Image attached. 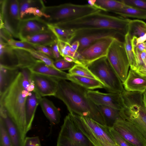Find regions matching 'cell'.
I'll list each match as a JSON object with an SVG mask.
<instances>
[{"label": "cell", "mask_w": 146, "mask_h": 146, "mask_svg": "<svg viewBox=\"0 0 146 146\" xmlns=\"http://www.w3.org/2000/svg\"><path fill=\"white\" fill-rule=\"evenodd\" d=\"M141 56L144 63L138 67L137 71L142 74L146 76V53L144 52H142Z\"/></svg>", "instance_id": "47"}, {"label": "cell", "mask_w": 146, "mask_h": 146, "mask_svg": "<svg viewBox=\"0 0 146 146\" xmlns=\"http://www.w3.org/2000/svg\"><path fill=\"white\" fill-rule=\"evenodd\" d=\"M122 84L125 90L127 91L143 93L146 90V76L130 69Z\"/></svg>", "instance_id": "18"}, {"label": "cell", "mask_w": 146, "mask_h": 146, "mask_svg": "<svg viewBox=\"0 0 146 146\" xmlns=\"http://www.w3.org/2000/svg\"><path fill=\"white\" fill-rule=\"evenodd\" d=\"M0 146H13L3 120L0 118Z\"/></svg>", "instance_id": "38"}, {"label": "cell", "mask_w": 146, "mask_h": 146, "mask_svg": "<svg viewBox=\"0 0 146 146\" xmlns=\"http://www.w3.org/2000/svg\"><path fill=\"white\" fill-rule=\"evenodd\" d=\"M39 104L45 115L51 124L56 125L60 122L61 117L60 111L52 101L40 96Z\"/></svg>", "instance_id": "23"}, {"label": "cell", "mask_w": 146, "mask_h": 146, "mask_svg": "<svg viewBox=\"0 0 146 146\" xmlns=\"http://www.w3.org/2000/svg\"><path fill=\"white\" fill-rule=\"evenodd\" d=\"M75 35L70 44L78 41L79 46L77 51L78 53L90 44L105 37L111 36L120 40L119 37H124L117 32L109 29H82L75 31Z\"/></svg>", "instance_id": "11"}, {"label": "cell", "mask_w": 146, "mask_h": 146, "mask_svg": "<svg viewBox=\"0 0 146 146\" xmlns=\"http://www.w3.org/2000/svg\"><path fill=\"white\" fill-rule=\"evenodd\" d=\"M49 29L58 40L70 43L75 35V31L62 28L56 25L48 24Z\"/></svg>", "instance_id": "33"}, {"label": "cell", "mask_w": 146, "mask_h": 146, "mask_svg": "<svg viewBox=\"0 0 146 146\" xmlns=\"http://www.w3.org/2000/svg\"><path fill=\"white\" fill-rule=\"evenodd\" d=\"M18 67H9L0 65V96L10 86L20 72Z\"/></svg>", "instance_id": "20"}, {"label": "cell", "mask_w": 146, "mask_h": 146, "mask_svg": "<svg viewBox=\"0 0 146 146\" xmlns=\"http://www.w3.org/2000/svg\"><path fill=\"white\" fill-rule=\"evenodd\" d=\"M125 4L146 10V0H121Z\"/></svg>", "instance_id": "43"}, {"label": "cell", "mask_w": 146, "mask_h": 146, "mask_svg": "<svg viewBox=\"0 0 146 146\" xmlns=\"http://www.w3.org/2000/svg\"><path fill=\"white\" fill-rule=\"evenodd\" d=\"M21 20L35 18H43L45 6L41 0H18Z\"/></svg>", "instance_id": "15"}, {"label": "cell", "mask_w": 146, "mask_h": 146, "mask_svg": "<svg viewBox=\"0 0 146 146\" xmlns=\"http://www.w3.org/2000/svg\"><path fill=\"white\" fill-rule=\"evenodd\" d=\"M40 97L33 91L30 93L26 101L25 113L27 133L32 128L37 107L39 104V98Z\"/></svg>", "instance_id": "24"}, {"label": "cell", "mask_w": 146, "mask_h": 146, "mask_svg": "<svg viewBox=\"0 0 146 146\" xmlns=\"http://www.w3.org/2000/svg\"><path fill=\"white\" fill-rule=\"evenodd\" d=\"M131 39L128 33L125 36L124 44L127 55L129 61L130 69L137 71L138 66L131 43Z\"/></svg>", "instance_id": "34"}, {"label": "cell", "mask_w": 146, "mask_h": 146, "mask_svg": "<svg viewBox=\"0 0 146 146\" xmlns=\"http://www.w3.org/2000/svg\"><path fill=\"white\" fill-rule=\"evenodd\" d=\"M48 29V24L41 18L21 20L19 27V38L23 40L28 36Z\"/></svg>", "instance_id": "16"}, {"label": "cell", "mask_w": 146, "mask_h": 146, "mask_svg": "<svg viewBox=\"0 0 146 146\" xmlns=\"http://www.w3.org/2000/svg\"><path fill=\"white\" fill-rule=\"evenodd\" d=\"M102 11L94 12L75 20L56 25L64 29L74 31L94 29H109L115 31L123 37L127 33L131 20L103 13Z\"/></svg>", "instance_id": "3"}, {"label": "cell", "mask_w": 146, "mask_h": 146, "mask_svg": "<svg viewBox=\"0 0 146 146\" xmlns=\"http://www.w3.org/2000/svg\"><path fill=\"white\" fill-rule=\"evenodd\" d=\"M57 80L58 88L54 96L64 102L70 113L91 119L106 125L97 106L88 97V90L71 81Z\"/></svg>", "instance_id": "1"}, {"label": "cell", "mask_w": 146, "mask_h": 146, "mask_svg": "<svg viewBox=\"0 0 146 146\" xmlns=\"http://www.w3.org/2000/svg\"><path fill=\"white\" fill-rule=\"evenodd\" d=\"M58 44L60 54L62 57L66 56H71V45L69 43L58 40Z\"/></svg>", "instance_id": "42"}, {"label": "cell", "mask_w": 146, "mask_h": 146, "mask_svg": "<svg viewBox=\"0 0 146 146\" xmlns=\"http://www.w3.org/2000/svg\"><path fill=\"white\" fill-rule=\"evenodd\" d=\"M80 116L84 125L98 138L102 141L115 144L110 133L109 127L91 119Z\"/></svg>", "instance_id": "17"}, {"label": "cell", "mask_w": 146, "mask_h": 146, "mask_svg": "<svg viewBox=\"0 0 146 146\" xmlns=\"http://www.w3.org/2000/svg\"><path fill=\"white\" fill-rule=\"evenodd\" d=\"M7 43L13 48L35 50L33 45L25 41L17 40L12 38L8 41Z\"/></svg>", "instance_id": "40"}, {"label": "cell", "mask_w": 146, "mask_h": 146, "mask_svg": "<svg viewBox=\"0 0 146 146\" xmlns=\"http://www.w3.org/2000/svg\"><path fill=\"white\" fill-rule=\"evenodd\" d=\"M113 13L123 18L131 17L146 19V10L127 5L122 9L114 11Z\"/></svg>", "instance_id": "31"}, {"label": "cell", "mask_w": 146, "mask_h": 146, "mask_svg": "<svg viewBox=\"0 0 146 146\" xmlns=\"http://www.w3.org/2000/svg\"><path fill=\"white\" fill-rule=\"evenodd\" d=\"M0 118L3 121L13 146H24V140L15 124L4 108L0 107Z\"/></svg>", "instance_id": "19"}, {"label": "cell", "mask_w": 146, "mask_h": 146, "mask_svg": "<svg viewBox=\"0 0 146 146\" xmlns=\"http://www.w3.org/2000/svg\"><path fill=\"white\" fill-rule=\"evenodd\" d=\"M146 41V33L143 36L137 38V45L138 44L142 43Z\"/></svg>", "instance_id": "48"}, {"label": "cell", "mask_w": 146, "mask_h": 146, "mask_svg": "<svg viewBox=\"0 0 146 146\" xmlns=\"http://www.w3.org/2000/svg\"><path fill=\"white\" fill-rule=\"evenodd\" d=\"M101 114L106 125L112 127L115 121L119 117L120 111L113 108L104 105L97 106Z\"/></svg>", "instance_id": "28"}, {"label": "cell", "mask_w": 146, "mask_h": 146, "mask_svg": "<svg viewBox=\"0 0 146 146\" xmlns=\"http://www.w3.org/2000/svg\"><path fill=\"white\" fill-rule=\"evenodd\" d=\"M31 78L35 86L34 91L39 95L54 96L58 86L57 78L32 72Z\"/></svg>", "instance_id": "13"}, {"label": "cell", "mask_w": 146, "mask_h": 146, "mask_svg": "<svg viewBox=\"0 0 146 146\" xmlns=\"http://www.w3.org/2000/svg\"><path fill=\"white\" fill-rule=\"evenodd\" d=\"M28 68L33 72L57 79L68 80V73L48 66L42 61L39 60H37L33 66Z\"/></svg>", "instance_id": "22"}, {"label": "cell", "mask_w": 146, "mask_h": 146, "mask_svg": "<svg viewBox=\"0 0 146 146\" xmlns=\"http://www.w3.org/2000/svg\"><path fill=\"white\" fill-rule=\"evenodd\" d=\"M73 116L79 128L94 146H119L116 144H113L102 141L98 138L84 125L80 116L75 114H73Z\"/></svg>", "instance_id": "27"}, {"label": "cell", "mask_w": 146, "mask_h": 146, "mask_svg": "<svg viewBox=\"0 0 146 146\" xmlns=\"http://www.w3.org/2000/svg\"><path fill=\"white\" fill-rule=\"evenodd\" d=\"M24 49L29 52L36 59L42 61L48 66L56 69L54 64V60L45 54L35 50Z\"/></svg>", "instance_id": "37"}, {"label": "cell", "mask_w": 146, "mask_h": 146, "mask_svg": "<svg viewBox=\"0 0 146 146\" xmlns=\"http://www.w3.org/2000/svg\"><path fill=\"white\" fill-rule=\"evenodd\" d=\"M115 38L109 36L96 41L78 53L75 59L86 66L97 60L106 57L109 48Z\"/></svg>", "instance_id": "10"}, {"label": "cell", "mask_w": 146, "mask_h": 146, "mask_svg": "<svg viewBox=\"0 0 146 146\" xmlns=\"http://www.w3.org/2000/svg\"><path fill=\"white\" fill-rule=\"evenodd\" d=\"M24 146H41L39 137H26L25 140Z\"/></svg>", "instance_id": "44"}, {"label": "cell", "mask_w": 146, "mask_h": 146, "mask_svg": "<svg viewBox=\"0 0 146 146\" xmlns=\"http://www.w3.org/2000/svg\"><path fill=\"white\" fill-rule=\"evenodd\" d=\"M144 52H145L146 53V48Z\"/></svg>", "instance_id": "50"}, {"label": "cell", "mask_w": 146, "mask_h": 146, "mask_svg": "<svg viewBox=\"0 0 146 146\" xmlns=\"http://www.w3.org/2000/svg\"><path fill=\"white\" fill-rule=\"evenodd\" d=\"M54 64L56 68L59 70H70L76 64L74 62H70L65 60L63 58L54 61Z\"/></svg>", "instance_id": "41"}, {"label": "cell", "mask_w": 146, "mask_h": 146, "mask_svg": "<svg viewBox=\"0 0 146 146\" xmlns=\"http://www.w3.org/2000/svg\"><path fill=\"white\" fill-rule=\"evenodd\" d=\"M58 40L54 33L49 29L28 36L23 40L35 46H49Z\"/></svg>", "instance_id": "25"}, {"label": "cell", "mask_w": 146, "mask_h": 146, "mask_svg": "<svg viewBox=\"0 0 146 146\" xmlns=\"http://www.w3.org/2000/svg\"><path fill=\"white\" fill-rule=\"evenodd\" d=\"M0 28L6 29L15 38H19L21 19L18 0H1Z\"/></svg>", "instance_id": "8"}, {"label": "cell", "mask_w": 146, "mask_h": 146, "mask_svg": "<svg viewBox=\"0 0 146 146\" xmlns=\"http://www.w3.org/2000/svg\"><path fill=\"white\" fill-rule=\"evenodd\" d=\"M51 48L55 60L63 58L61 56L58 47V41L48 46Z\"/></svg>", "instance_id": "46"}, {"label": "cell", "mask_w": 146, "mask_h": 146, "mask_svg": "<svg viewBox=\"0 0 146 146\" xmlns=\"http://www.w3.org/2000/svg\"><path fill=\"white\" fill-rule=\"evenodd\" d=\"M106 57L123 83L127 77L130 66L124 42L115 38L109 48Z\"/></svg>", "instance_id": "9"}, {"label": "cell", "mask_w": 146, "mask_h": 146, "mask_svg": "<svg viewBox=\"0 0 146 146\" xmlns=\"http://www.w3.org/2000/svg\"><path fill=\"white\" fill-rule=\"evenodd\" d=\"M111 135L116 144L119 146H136L122 137L112 127H109Z\"/></svg>", "instance_id": "39"}, {"label": "cell", "mask_w": 146, "mask_h": 146, "mask_svg": "<svg viewBox=\"0 0 146 146\" xmlns=\"http://www.w3.org/2000/svg\"><path fill=\"white\" fill-rule=\"evenodd\" d=\"M21 69L22 74V84L23 89L30 93L34 91L35 86L31 78V72L28 68Z\"/></svg>", "instance_id": "35"}, {"label": "cell", "mask_w": 146, "mask_h": 146, "mask_svg": "<svg viewBox=\"0 0 146 146\" xmlns=\"http://www.w3.org/2000/svg\"><path fill=\"white\" fill-rule=\"evenodd\" d=\"M103 84L109 92L121 93L124 90L122 82L106 57L97 60L86 66Z\"/></svg>", "instance_id": "6"}, {"label": "cell", "mask_w": 146, "mask_h": 146, "mask_svg": "<svg viewBox=\"0 0 146 146\" xmlns=\"http://www.w3.org/2000/svg\"><path fill=\"white\" fill-rule=\"evenodd\" d=\"M123 107L120 111L121 117L132 124L146 141V107L143 93L126 92L122 95Z\"/></svg>", "instance_id": "4"}, {"label": "cell", "mask_w": 146, "mask_h": 146, "mask_svg": "<svg viewBox=\"0 0 146 146\" xmlns=\"http://www.w3.org/2000/svg\"><path fill=\"white\" fill-rule=\"evenodd\" d=\"M56 146H94L81 131L72 113L65 117L58 136Z\"/></svg>", "instance_id": "7"}, {"label": "cell", "mask_w": 146, "mask_h": 146, "mask_svg": "<svg viewBox=\"0 0 146 146\" xmlns=\"http://www.w3.org/2000/svg\"><path fill=\"white\" fill-rule=\"evenodd\" d=\"M21 72L6 92L0 96V106H3L17 127L24 140L27 133L25 113L27 98L30 93L24 90Z\"/></svg>", "instance_id": "2"}, {"label": "cell", "mask_w": 146, "mask_h": 146, "mask_svg": "<svg viewBox=\"0 0 146 146\" xmlns=\"http://www.w3.org/2000/svg\"><path fill=\"white\" fill-rule=\"evenodd\" d=\"M112 127L131 144L136 146H146V141L142 134L132 124L121 117Z\"/></svg>", "instance_id": "12"}, {"label": "cell", "mask_w": 146, "mask_h": 146, "mask_svg": "<svg viewBox=\"0 0 146 146\" xmlns=\"http://www.w3.org/2000/svg\"><path fill=\"white\" fill-rule=\"evenodd\" d=\"M143 97L144 102L146 107V90L143 93Z\"/></svg>", "instance_id": "49"}, {"label": "cell", "mask_w": 146, "mask_h": 146, "mask_svg": "<svg viewBox=\"0 0 146 146\" xmlns=\"http://www.w3.org/2000/svg\"><path fill=\"white\" fill-rule=\"evenodd\" d=\"M101 10L88 4L66 3L45 6L43 19L48 24L56 25L70 21Z\"/></svg>", "instance_id": "5"}, {"label": "cell", "mask_w": 146, "mask_h": 146, "mask_svg": "<svg viewBox=\"0 0 146 146\" xmlns=\"http://www.w3.org/2000/svg\"><path fill=\"white\" fill-rule=\"evenodd\" d=\"M0 46V65L9 67H18L17 57L14 49L7 42L1 38Z\"/></svg>", "instance_id": "21"}, {"label": "cell", "mask_w": 146, "mask_h": 146, "mask_svg": "<svg viewBox=\"0 0 146 146\" xmlns=\"http://www.w3.org/2000/svg\"><path fill=\"white\" fill-rule=\"evenodd\" d=\"M35 49L41 52L48 55L50 57L55 60L54 55L52 50L48 46H35Z\"/></svg>", "instance_id": "45"}, {"label": "cell", "mask_w": 146, "mask_h": 146, "mask_svg": "<svg viewBox=\"0 0 146 146\" xmlns=\"http://www.w3.org/2000/svg\"><path fill=\"white\" fill-rule=\"evenodd\" d=\"M12 48L17 55L18 60V67L20 68H29L33 66L38 60L35 58L29 52L25 49Z\"/></svg>", "instance_id": "30"}, {"label": "cell", "mask_w": 146, "mask_h": 146, "mask_svg": "<svg viewBox=\"0 0 146 146\" xmlns=\"http://www.w3.org/2000/svg\"><path fill=\"white\" fill-rule=\"evenodd\" d=\"M127 6L121 0H94L92 6L101 11L112 12L124 8Z\"/></svg>", "instance_id": "29"}, {"label": "cell", "mask_w": 146, "mask_h": 146, "mask_svg": "<svg viewBox=\"0 0 146 146\" xmlns=\"http://www.w3.org/2000/svg\"><path fill=\"white\" fill-rule=\"evenodd\" d=\"M68 72V73L70 74L87 77L99 80L90 71L87 67L83 64H76L72 68L69 70Z\"/></svg>", "instance_id": "36"}, {"label": "cell", "mask_w": 146, "mask_h": 146, "mask_svg": "<svg viewBox=\"0 0 146 146\" xmlns=\"http://www.w3.org/2000/svg\"><path fill=\"white\" fill-rule=\"evenodd\" d=\"M88 97L96 106H110L119 110L123 106L121 93H104L97 90H88Z\"/></svg>", "instance_id": "14"}, {"label": "cell", "mask_w": 146, "mask_h": 146, "mask_svg": "<svg viewBox=\"0 0 146 146\" xmlns=\"http://www.w3.org/2000/svg\"><path fill=\"white\" fill-rule=\"evenodd\" d=\"M127 32L131 39L134 37L142 36L146 33V23L141 20H131L128 25Z\"/></svg>", "instance_id": "32"}, {"label": "cell", "mask_w": 146, "mask_h": 146, "mask_svg": "<svg viewBox=\"0 0 146 146\" xmlns=\"http://www.w3.org/2000/svg\"><path fill=\"white\" fill-rule=\"evenodd\" d=\"M68 80L87 90L104 88V86L101 82L94 78L71 75L68 73Z\"/></svg>", "instance_id": "26"}]
</instances>
